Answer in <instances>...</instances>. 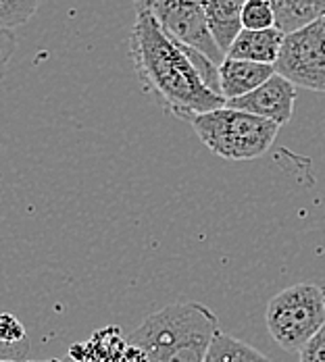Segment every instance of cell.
<instances>
[{
    "mask_svg": "<svg viewBox=\"0 0 325 362\" xmlns=\"http://www.w3.org/2000/svg\"><path fill=\"white\" fill-rule=\"evenodd\" d=\"M40 0H0L2 30H15L28 23L38 13Z\"/></svg>",
    "mask_w": 325,
    "mask_h": 362,
    "instance_id": "14",
    "label": "cell"
},
{
    "mask_svg": "<svg viewBox=\"0 0 325 362\" xmlns=\"http://www.w3.org/2000/svg\"><path fill=\"white\" fill-rule=\"evenodd\" d=\"M0 341H2L4 352H8L11 346H15V352H17V346L28 350V335L17 317H13V315L0 317Z\"/></svg>",
    "mask_w": 325,
    "mask_h": 362,
    "instance_id": "16",
    "label": "cell"
},
{
    "mask_svg": "<svg viewBox=\"0 0 325 362\" xmlns=\"http://www.w3.org/2000/svg\"><path fill=\"white\" fill-rule=\"evenodd\" d=\"M2 46H4V50H2V57H4V63L8 61V57H11V48L15 46V40L11 36V30H2Z\"/></svg>",
    "mask_w": 325,
    "mask_h": 362,
    "instance_id": "19",
    "label": "cell"
},
{
    "mask_svg": "<svg viewBox=\"0 0 325 362\" xmlns=\"http://www.w3.org/2000/svg\"><path fill=\"white\" fill-rule=\"evenodd\" d=\"M321 17H324V21H325V13H324V15H321Z\"/></svg>",
    "mask_w": 325,
    "mask_h": 362,
    "instance_id": "22",
    "label": "cell"
},
{
    "mask_svg": "<svg viewBox=\"0 0 325 362\" xmlns=\"http://www.w3.org/2000/svg\"><path fill=\"white\" fill-rule=\"evenodd\" d=\"M265 323L280 348L300 352L325 325V290L315 284L282 290L269 300Z\"/></svg>",
    "mask_w": 325,
    "mask_h": 362,
    "instance_id": "4",
    "label": "cell"
},
{
    "mask_svg": "<svg viewBox=\"0 0 325 362\" xmlns=\"http://www.w3.org/2000/svg\"><path fill=\"white\" fill-rule=\"evenodd\" d=\"M138 11L150 13L165 34L200 50L217 65L225 61V52L217 46L209 30L205 0H134Z\"/></svg>",
    "mask_w": 325,
    "mask_h": 362,
    "instance_id": "5",
    "label": "cell"
},
{
    "mask_svg": "<svg viewBox=\"0 0 325 362\" xmlns=\"http://www.w3.org/2000/svg\"><path fill=\"white\" fill-rule=\"evenodd\" d=\"M121 362H148V354H146L142 348L130 344L127 350H125V354H123V358H121Z\"/></svg>",
    "mask_w": 325,
    "mask_h": 362,
    "instance_id": "18",
    "label": "cell"
},
{
    "mask_svg": "<svg viewBox=\"0 0 325 362\" xmlns=\"http://www.w3.org/2000/svg\"><path fill=\"white\" fill-rule=\"evenodd\" d=\"M40 362H61V361H55V358H50V361H40Z\"/></svg>",
    "mask_w": 325,
    "mask_h": 362,
    "instance_id": "20",
    "label": "cell"
},
{
    "mask_svg": "<svg viewBox=\"0 0 325 362\" xmlns=\"http://www.w3.org/2000/svg\"><path fill=\"white\" fill-rule=\"evenodd\" d=\"M275 71L290 79L296 88L325 92V21L313 23L286 34Z\"/></svg>",
    "mask_w": 325,
    "mask_h": 362,
    "instance_id": "6",
    "label": "cell"
},
{
    "mask_svg": "<svg viewBox=\"0 0 325 362\" xmlns=\"http://www.w3.org/2000/svg\"><path fill=\"white\" fill-rule=\"evenodd\" d=\"M284 42H286V34L282 30H278V28H271V30H242L240 36L234 40L227 57L275 67V63H278V59L282 54Z\"/></svg>",
    "mask_w": 325,
    "mask_h": 362,
    "instance_id": "9",
    "label": "cell"
},
{
    "mask_svg": "<svg viewBox=\"0 0 325 362\" xmlns=\"http://www.w3.org/2000/svg\"><path fill=\"white\" fill-rule=\"evenodd\" d=\"M130 54L144 90L165 112L192 123L205 112L225 107V98L217 96L203 81L180 40L165 34L150 13L136 11Z\"/></svg>",
    "mask_w": 325,
    "mask_h": 362,
    "instance_id": "1",
    "label": "cell"
},
{
    "mask_svg": "<svg viewBox=\"0 0 325 362\" xmlns=\"http://www.w3.org/2000/svg\"><path fill=\"white\" fill-rule=\"evenodd\" d=\"M219 333L217 315L198 302L169 304L134 329L130 344L142 348L148 362H205Z\"/></svg>",
    "mask_w": 325,
    "mask_h": 362,
    "instance_id": "2",
    "label": "cell"
},
{
    "mask_svg": "<svg viewBox=\"0 0 325 362\" xmlns=\"http://www.w3.org/2000/svg\"><path fill=\"white\" fill-rule=\"evenodd\" d=\"M244 30H271L278 28V15L269 0H246L242 11Z\"/></svg>",
    "mask_w": 325,
    "mask_h": 362,
    "instance_id": "15",
    "label": "cell"
},
{
    "mask_svg": "<svg viewBox=\"0 0 325 362\" xmlns=\"http://www.w3.org/2000/svg\"><path fill=\"white\" fill-rule=\"evenodd\" d=\"M298 354H300V362H325V325L313 335V339Z\"/></svg>",
    "mask_w": 325,
    "mask_h": 362,
    "instance_id": "17",
    "label": "cell"
},
{
    "mask_svg": "<svg viewBox=\"0 0 325 362\" xmlns=\"http://www.w3.org/2000/svg\"><path fill=\"white\" fill-rule=\"evenodd\" d=\"M127 346L117 327H107L86 344H75L69 350V362H121Z\"/></svg>",
    "mask_w": 325,
    "mask_h": 362,
    "instance_id": "11",
    "label": "cell"
},
{
    "mask_svg": "<svg viewBox=\"0 0 325 362\" xmlns=\"http://www.w3.org/2000/svg\"><path fill=\"white\" fill-rule=\"evenodd\" d=\"M294 103H296V86L284 75L275 73L269 81H265L251 94L236 100H227L225 107L269 119L282 127L292 119Z\"/></svg>",
    "mask_w": 325,
    "mask_h": 362,
    "instance_id": "7",
    "label": "cell"
},
{
    "mask_svg": "<svg viewBox=\"0 0 325 362\" xmlns=\"http://www.w3.org/2000/svg\"><path fill=\"white\" fill-rule=\"evenodd\" d=\"M205 362H271L263 352H258L251 344L236 339L227 333H217Z\"/></svg>",
    "mask_w": 325,
    "mask_h": 362,
    "instance_id": "13",
    "label": "cell"
},
{
    "mask_svg": "<svg viewBox=\"0 0 325 362\" xmlns=\"http://www.w3.org/2000/svg\"><path fill=\"white\" fill-rule=\"evenodd\" d=\"M192 127L200 142L225 160H253L263 156L280 132V125L269 119L229 107L196 117Z\"/></svg>",
    "mask_w": 325,
    "mask_h": 362,
    "instance_id": "3",
    "label": "cell"
},
{
    "mask_svg": "<svg viewBox=\"0 0 325 362\" xmlns=\"http://www.w3.org/2000/svg\"><path fill=\"white\" fill-rule=\"evenodd\" d=\"M2 362H17V361H4V358H2Z\"/></svg>",
    "mask_w": 325,
    "mask_h": 362,
    "instance_id": "21",
    "label": "cell"
},
{
    "mask_svg": "<svg viewBox=\"0 0 325 362\" xmlns=\"http://www.w3.org/2000/svg\"><path fill=\"white\" fill-rule=\"evenodd\" d=\"M246 0H205V13L209 30L215 37L217 46L227 54L234 40L244 30L242 11Z\"/></svg>",
    "mask_w": 325,
    "mask_h": 362,
    "instance_id": "10",
    "label": "cell"
},
{
    "mask_svg": "<svg viewBox=\"0 0 325 362\" xmlns=\"http://www.w3.org/2000/svg\"><path fill=\"white\" fill-rule=\"evenodd\" d=\"M273 65H263L253 61L232 59L225 57V61L219 65V77H221V96L227 100L242 98L246 94L261 88L265 81H269L275 75Z\"/></svg>",
    "mask_w": 325,
    "mask_h": 362,
    "instance_id": "8",
    "label": "cell"
},
{
    "mask_svg": "<svg viewBox=\"0 0 325 362\" xmlns=\"http://www.w3.org/2000/svg\"><path fill=\"white\" fill-rule=\"evenodd\" d=\"M278 15V30L292 34L325 13V0H269Z\"/></svg>",
    "mask_w": 325,
    "mask_h": 362,
    "instance_id": "12",
    "label": "cell"
}]
</instances>
